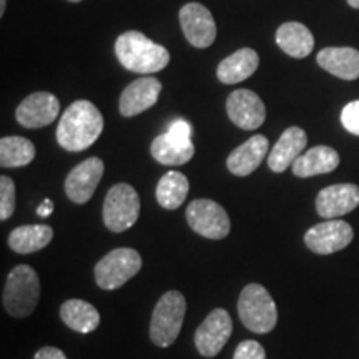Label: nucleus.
<instances>
[{
	"label": "nucleus",
	"instance_id": "f257e3e1",
	"mask_svg": "<svg viewBox=\"0 0 359 359\" xmlns=\"http://www.w3.org/2000/svg\"><path fill=\"white\" fill-rule=\"evenodd\" d=\"M103 132L100 110L88 100L74 102L60 116L57 142L67 151H83L98 140Z\"/></svg>",
	"mask_w": 359,
	"mask_h": 359
},
{
	"label": "nucleus",
	"instance_id": "f03ea898",
	"mask_svg": "<svg viewBox=\"0 0 359 359\" xmlns=\"http://www.w3.org/2000/svg\"><path fill=\"white\" fill-rule=\"evenodd\" d=\"M115 55L125 69L142 75L156 74L170 62L167 48L155 43L138 30H128L116 39Z\"/></svg>",
	"mask_w": 359,
	"mask_h": 359
},
{
	"label": "nucleus",
	"instance_id": "7ed1b4c3",
	"mask_svg": "<svg viewBox=\"0 0 359 359\" xmlns=\"http://www.w3.org/2000/svg\"><path fill=\"white\" fill-rule=\"evenodd\" d=\"M40 299V280L29 264H19L8 273L2 293L4 309L13 318L30 316Z\"/></svg>",
	"mask_w": 359,
	"mask_h": 359
},
{
	"label": "nucleus",
	"instance_id": "20e7f679",
	"mask_svg": "<svg viewBox=\"0 0 359 359\" xmlns=\"http://www.w3.org/2000/svg\"><path fill=\"white\" fill-rule=\"evenodd\" d=\"M238 316L251 333L268 334L276 327L278 309L263 285L250 283L238 298Z\"/></svg>",
	"mask_w": 359,
	"mask_h": 359
},
{
	"label": "nucleus",
	"instance_id": "39448f33",
	"mask_svg": "<svg viewBox=\"0 0 359 359\" xmlns=\"http://www.w3.org/2000/svg\"><path fill=\"white\" fill-rule=\"evenodd\" d=\"M187 313V299L180 291H167L156 303L150 320V339L160 348L177 341Z\"/></svg>",
	"mask_w": 359,
	"mask_h": 359
},
{
	"label": "nucleus",
	"instance_id": "423d86ee",
	"mask_svg": "<svg viewBox=\"0 0 359 359\" xmlns=\"http://www.w3.org/2000/svg\"><path fill=\"white\" fill-rule=\"evenodd\" d=\"M140 217V196L128 183H116L103 203V223L114 233L127 231Z\"/></svg>",
	"mask_w": 359,
	"mask_h": 359
},
{
	"label": "nucleus",
	"instance_id": "0eeeda50",
	"mask_svg": "<svg viewBox=\"0 0 359 359\" xmlns=\"http://www.w3.org/2000/svg\"><path fill=\"white\" fill-rule=\"evenodd\" d=\"M142 269V257L133 248H116L107 253L95 266L98 288L118 290Z\"/></svg>",
	"mask_w": 359,
	"mask_h": 359
},
{
	"label": "nucleus",
	"instance_id": "6e6552de",
	"mask_svg": "<svg viewBox=\"0 0 359 359\" xmlns=\"http://www.w3.org/2000/svg\"><path fill=\"white\" fill-rule=\"evenodd\" d=\"M187 222L193 231L208 240H223L231 228L226 210L217 201L208 198L193 200L188 205Z\"/></svg>",
	"mask_w": 359,
	"mask_h": 359
},
{
	"label": "nucleus",
	"instance_id": "1a4fd4ad",
	"mask_svg": "<svg viewBox=\"0 0 359 359\" xmlns=\"http://www.w3.org/2000/svg\"><path fill=\"white\" fill-rule=\"evenodd\" d=\"M231 333L233 321L230 313L223 308H215L196 327L195 346L203 358H215L228 343Z\"/></svg>",
	"mask_w": 359,
	"mask_h": 359
},
{
	"label": "nucleus",
	"instance_id": "9d476101",
	"mask_svg": "<svg viewBox=\"0 0 359 359\" xmlns=\"http://www.w3.org/2000/svg\"><path fill=\"white\" fill-rule=\"evenodd\" d=\"M354 231L343 219H326L314 224L304 235V245L316 255H333L351 243Z\"/></svg>",
	"mask_w": 359,
	"mask_h": 359
},
{
	"label": "nucleus",
	"instance_id": "9b49d317",
	"mask_svg": "<svg viewBox=\"0 0 359 359\" xmlns=\"http://www.w3.org/2000/svg\"><path fill=\"white\" fill-rule=\"evenodd\" d=\"M180 24L188 42L196 48H208L217 40V24L212 12L198 2H190L180 11Z\"/></svg>",
	"mask_w": 359,
	"mask_h": 359
},
{
	"label": "nucleus",
	"instance_id": "f8f14e48",
	"mask_svg": "<svg viewBox=\"0 0 359 359\" xmlns=\"http://www.w3.org/2000/svg\"><path fill=\"white\" fill-rule=\"evenodd\" d=\"M105 172V165L97 156H90L79 163L65 180V193L69 200L83 205L92 198Z\"/></svg>",
	"mask_w": 359,
	"mask_h": 359
},
{
	"label": "nucleus",
	"instance_id": "ddd939ff",
	"mask_svg": "<svg viewBox=\"0 0 359 359\" xmlns=\"http://www.w3.org/2000/svg\"><path fill=\"white\" fill-rule=\"evenodd\" d=\"M226 111L231 122L243 130H258L266 118V109L262 98L246 88L230 93L226 100Z\"/></svg>",
	"mask_w": 359,
	"mask_h": 359
},
{
	"label": "nucleus",
	"instance_id": "4468645a",
	"mask_svg": "<svg viewBox=\"0 0 359 359\" xmlns=\"http://www.w3.org/2000/svg\"><path fill=\"white\" fill-rule=\"evenodd\" d=\"M60 114V102L50 92H35L17 107V122L25 128H42L55 122Z\"/></svg>",
	"mask_w": 359,
	"mask_h": 359
},
{
	"label": "nucleus",
	"instance_id": "2eb2a0df",
	"mask_svg": "<svg viewBox=\"0 0 359 359\" xmlns=\"http://www.w3.org/2000/svg\"><path fill=\"white\" fill-rule=\"evenodd\" d=\"M359 206V187L339 183L323 188L316 196V212L325 219H338Z\"/></svg>",
	"mask_w": 359,
	"mask_h": 359
},
{
	"label": "nucleus",
	"instance_id": "dca6fc26",
	"mask_svg": "<svg viewBox=\"0 0 359 359\" xmlns=\"http://www.w3.org/2000/svg\"><path fill=\"white\" fill-rule=\"evenodd\" d=\"M161 92V83L160 80L154 77H145L138 79L128 85L127 88L123 90L122 97H120V105L118 110L122 116H135L140 115L142 111L155 105L156 100H158Z\"/></svg>",
	"mask_w": 359,
	"mask_h": 359
},
{
	"label": "nucleus",
	"instance_id": "f3484780",
	"mask_svg": "<svg viewBox=\"0 0 359 359\" xmlns=\"http://www.w3.org/2000/svg\"><path fill=\"white\" fill-rule=\"evenodd\" d=\"M308 145V137L303 128H286L280 140L275 143L273 150L268 155V167L275 173L286 172V168L293 167V163L303 155V150Z\"/></svg>",
	"mask_w": 359,
	"mask_h": 359
},
{
	"label": "nucleus",
	"instance_id": "a211bd4d",
	"mask_svg": "<svg viewBox=\"0 0 359 359\" xmlns=\"http://www.w3.org/2000/svg\"><path fill=\"white\" fill-rule=\"evenodd\" d=\"M269 142L263 135H253L243 145L231 151L226 160V167L236 177H248L257 170L268 154Z\"/></svg>",
	"mask_w": 359,
	"mask_h": 359
},
{
	"label": "nucleus",
	"instance_id": "6ab92c4d",
	"mask_svg": "<svg viewBox=\"0 0 359 359\" xmlns=\"http://www.w3.org/2000/svg\"><path fill=\"white\" fill-rule=\"evenodd\" d=\"M151 156L161 165L167 167H180L185 165L195 155V147L191 140L178 137L172 132H165L158 135L150 147Z\"/></svg>",
	"mask_w": 359,
	"mask_h": 359
},
{
	"label": "nucleus",
	"instance_id": "aec40b11",
	"mask_svg": "<svg viewBox=\"0 0 359 359\" xmlns=\"http://www.w3.org/2000/svg\"><path fill=\"white\" fill-rule=\"evenodd\" d=\"M318 65L343 80L359 79V50L351 47H327L318 53Z\"/></svg>",
	"mask_w": 359,
	"mask_h": 359
},
{
	"label": "nucleus",
	"instance_id": "412c9836",
	"mask_svg": "<svg viewBox=\"0 0 359 359\" xmlns=\"http://www.w3.org/2000/svg\"><path fill=\"white\" fill-rule=\"evenodd\" d=\"M259 65V57L253 48H240L233 52L230 57L219 62L217 75L218 80L224 85L240 83L255 74Z\"/></svg>",
	"mask_w": 359,
	"mask_h": 359
},
{
	"label": "nucleus",
	"instance_id": "4be33fe9",
	"mask_svg": "<svg viewBox=\"0 0 359 359\" xmlns=\"http://www.w3.org/2000/svg\"><path fill=\"white\" fill-rule=\"evenodd\" d=\"M339 154L334 148L320 145L309 148L293 163V173L299 178H309L314 175L330 173L338 168Z\"/></svg>",
	"mask_w": 359,
	"mask_h": 359
},
{
	"label": "nucleus",
	"instance_id": "5701e85b",
	"mask_svg": "<svg viewBox=\"0 0 359 359\" xmlns=\"http://www.w3.org/2000/svg\"><path fill=\"white\" fill-rule=\"evenodd\" d=\"M276 43L286 55L304 58L313 52L314 37L306 25L299 22H286L276 30Z\"/></svg>",
	"mask_w": 359,
	"mask_h": 359
},
{
	"label": "nucleus",
	"instance_id": "b1692460",
	"mask_svg": "<svg viewBox=\"0 0 359 359\" xmlns=\"http://www.w3.org/2000/svg\"><path fill=\"white\" fill-rule=\"evenodd\" d=\"M53 230L48 224H24L8 235V246L20 255H30L50 245Z\"/></svg>",
	"mask_w": 359,
	"mask_h": 359
},
{
	"label": "nucleus",
	"instance_id": "393cba45",
	"mask_svg": "<svg viewBox=\"0 0 359 359\" xmlns=\"http://www.w3.org/2000/svg\"><path fill=\"white\" fill-rule=\"evenodd\" d=\"M60 318L75 333H93L100 325V313L83 299H69L60 306Z\"/></svg>",
	"mask_w": 359,
	"mask_h": 359
},
{
	"label": "nucleus",
	"instance_id": "a878e982",
	"mask_svg": "<svg viewBox=\"0 0 359 359\" xmlns=\"http://www.w3.org/2000/svg\"><path fill=\"white\" fill-rule=\"evenodd\" d=\"M190 183L188 178L180 172H167L156 185V201L165 210H177L185 201Z\"/></svg>",
	"mask_w": 359,
	"mask_h": 359
},
{
	"label": "nucleus",
	"instance_id": "bb28decb",
	"mask_svg": "<svg viewBox=\"0 0 359 359\" xmlns=\"http://www.w3.org/2000/svg\"><path fill=\"white\" fill-rule=\"evenodd\" d=\"M35 158V147L24 137H4L0 140L2 168H20Z\"/></svg>",
	"mask_w": 359,
	"mask_h": 359
},
{
	"label": "nucleus",
	"instance_id": "cd10ccee",
	"mask_svg": "<svg viewBox=\"0 0 359 359\" xmlns=\"http://www.w3.org/2000/svg\"><path fill=\"white\" fill-rule=\"evenodd\" d=\"M15 183L11 177H0V219L7 222L15 212Z\"/></svg>",
	"mask_w": 359,
	"mask_h": 359
},
{
	"label": "nucleus",
	"instance_id": "c85d7f7f",
	"mask_svg": "<svg viewBox=\"0 0 359 359\" xmlns=\"http://www.w3.org/2000/svg\"><path fill=\"white\" fill-rule=\"evenodd\" d=\"M233 359H266V351L258 341L246 339L238 344Z\"/></svg>",
	"mask_w": 359,
	"mask_h": 359
},
{
	"label": "nucleus",
	"instance_id": "c756f323",
	"mask_svg": "<svg viewBox=\"0 0 359 359\" xmlns=\"http://www.w3.org/2000/svg\"><path fill=\"white\" fill-rule=\"evenodd\" d=\"M341 123L349 133L359 137V100L349 102L341 111Z\"/></svg>",
	"mask_w": 359,
	"mask_h": 359
},
{
	"label": "nucleus",
	"instance_id": "7c9ffc66",
	"mask_svg": "<svg viewBox=\"0 0 359 359\" xmlns=\"http://www.w3.org/2000/svg\"><path fill=\"white\" fill-rule=\"evenodd\" d=\"M168 132L178 135V137H182V138H187V140H191L193 127L187 122V120L178 118V120H175V122L170 123Z\"/></svg>",
	"mask_w": 359,
	"mask_h": 359
},
{
	"label": "nucleus",
	"instance_id": "2f4dec72",
	"mask_svg": "<svg viewBox=\"0 0 359 359\" xmlns=\"http://www.w3.org/2000/svg\"><path fill=\"white\" fill-rule=\"evenodd\" d=\"M34 359H67V356L62 349L45 346V348H40L39 351L35 353Z\"/></svg>",
	"mask_w": 359,
	"mask_h": 359
},
{
	"label": "nucleus",
	"instance_id": "473e14b6",
	"mask_svg": "<svg viewBox=\"0 0 359 359\" xmlns=\"http://www.w3.org/2000/svg\"><path fill=\"white\" fill-rule=\"evenodd\" d=\"M53 213V203H52V200H43L42 203L39 205V208H37V215L39 217H42V218H47V217H50V215Z\"/></svg>",
	"mask_w": 359,
	"mask_h": 359
},
{
	"label": "nucleus",
	"instance_id": "72a5a7b5",
	"mask_svg": "<svg viewBox=\"0 0 359 359\" xmlns=\"http://www.w3.org/2000/svg\"><path fill=\"white\" fill-rule=\"evenodd\" d=\"M6 4L7 0H0V15H4V12H6Z\"/></svg>",
	"mask_w": 359,
	"mask_h": 359
},
{
	"label": "nucleus",
	"instance_id": "f704fd0d",
	"mask_svg": "<svg viewBox=\"0 0 359 359\" xmlns=\"http://www.w3.org/2000/svg\"><path fill=\"white\" fill-rule=\"evenodd\" d=\"M348 4L351 6L353 8H359V0H348Z\"/></svg>",
	"mask_w": 359,
	"mask_h": 359
},
{
	"label": "nucleus",
	"instance_id": "c9c22d12",
	"mask_svg": "<svg viewBox=\"0 0 359 359\" xmlns=\"http://www.w3.org/2000/svg\"><path fill=\"white\" fill-rule=\"evenodd\" d=\"M69 2H82V0H69Z\"/></svg>",
	"mask_w": 359,
	"mask_h": 359
}]
</instances>
